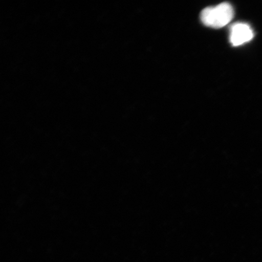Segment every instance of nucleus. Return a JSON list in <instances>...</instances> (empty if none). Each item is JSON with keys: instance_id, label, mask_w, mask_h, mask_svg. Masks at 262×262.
<instances>
[{"instance_id": "nucleus-1", "label": "nucleus", "mask_w": 262, "mask_h": 262, "mask_svg": "<svg viewBox=\"0 0 262 262\" xmlns=\"http://www.w3.org/2000/svg\"><path fill=\"white\" fill-rule=\"evenodd\" d=\"M234 9L228 3H222L215 7H208L203 10L201 18L208 27L219 29L224 27L234 17Z\"/></svg>"}, {"instance_id": "nucleus-2", "label": "nucleus", "mask_w": 262, "mask_h": 262, "mask_svg": "<svg viewBox=\"0 0 262 262\" xmlns=\"http://www.w3.org/2000/svg\"><path fill=\"white\" fill-rule=\"evenodd\" d=\"M254 37L253 29L247 24L238 23L232 26L230 41L234 47H238L252 40Z\"/></svg>"}]
</instances>
